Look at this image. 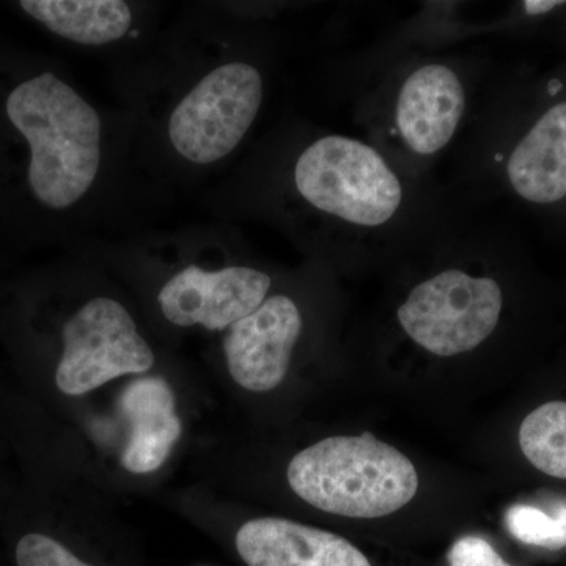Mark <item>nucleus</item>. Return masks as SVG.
Listing matches in <instances>:
<instances>
[{
  "mask_svg": "<svg viewBox=\"0 0 566 566\" xmlns=\"http://www.w3.org/2000/svg\"><path fill=\"white\" fill-rule=\"evenodd\" d=\"M137 159L167 196L219 172L262 114L266 76L212 7H189L117 66Z\"/></svg>",
  "mask_w": 566,
  "mask_h": 566,
  "instance_id": "obj_1",
  "label": "nucleus"
},
{
  "mask_svg": "<svg viewBox=\"0 0 566 566\" xmlns=\"http://www.w3.org/2000/svg\"><path fill=\"white\" fill-rule=\"evenodd\" d=\"M230 233L221 223L134 233L148 252L172 266L156 293L167 323L226 333L270 296L273 277L266 271L230 260Z\"/></svg>",
  "mask_w": 566,
  "mask_h": 566,
  "instance_id": "obj_2",
  "label": "nucleus"
},
{
  "mask_svg": "<svg viewBox=\"0 0 566 566\" xmlns=\"http://www.w3.org/2000/svg\"><path fill=\"white\" fill-rule=\"evenodd\" d=\"M286 476L307 504L359 520L392 515L419 490L415 464L370 433L333 436L307 447L290 461Z\"/></svg>",
  "mask_w": 566,
  "mask_h": 566,
  "instance_id": "obj_3",
  "label": "nucleus"
},
{
  "mask_svg": "<svg viewBox=\"0 0 566 566\" xmlns=\"http://www.w3.org/2000/svg\"><path fill=\"white\" fill-rule=\"evenodd\" d=\"M285 189L305 210L375 229L392 221L403 186L381 153L352 137L326 134L294 156Z\"/></svg>",
  "mask_w": 566,
  "mask_h": 566,
  "instance_id": "obj_4",
  "label": "nucleus"
},
{
  "mask_svg": "<svg viewBox=\"0 0 566 566\" xmlns=\"http://www.w3.org/2000/svg\"><path fill=\"white\" fill-rule=\"evenodd\" d=\"M62 356L55 385L71 397L92 392L125 375L155 367L156 356L129 308L96 294L74 308L62 324Z\"/></svg>",
  "mask_w": 566,
  "mask_h": 566,
  "instance_id": "obj_5",
  "label": "nucleus"
},
{
  "mask_svg": "<svg viewBox=\"0 0 566 566\" xmlns=\"http://www.w3.org/2000/svg\"><path fill=\"white\" fill-rule=\"evenodd\" d=\"M504 296L490 277L447 270L417 285L398 308L405 333L441 357L472 352L497 327Z\"/></svg>",
  "mask_w": 566,
  "mask_h": 566,
  "instance_id": "obj_6",
  "label": "nucleus"
},
{
  "mask_svg": "<svg viewBox=\"0 0 566 566\" xmlns=\"http://www.w3.org/2000/svg\"><path fill=\"white\" fill-rule=\"evenodd\" d=\"M20 9L52 35L123 62L140 54L159 29L161 7L132 0H22ZM118 63V65H120Z\"/></svg>",
  "mask_w": 566,
  "mask_h": 566,
  "instance_id": "obj_7",
  "label": "nucleus"
},
{
  "mask_svg": "<svg viewBox=\"0 0 566 566\" xmlns=\"http://www.w3.org/2000/svg\"><path fill=\"white\" fill-rule=\"evenodd\" d=\"M303 329V314L293 297L268 296L223 333V356L233 381L251 392L275 389L289 374Z\"/></svg>",
  "mask_w": 566,
  "mask_h": 566,
  "instance_id": "obj_8",
  "label": "nucleus"
},
{
  "mask_svg": "<svg viewBox=\"0 0 566 566\" xmlns=\"http://www.w3.org/2000/svg\"><path fill=\"white\" fill-rule=\"evenodd\" d=\"M464 111L465 92L455 71L430 63L412 71L405 81L395 123L409 150L433 156L453 139Z\"/></svg>",
  "mask_w": 566,
  "mask_h": 566,
  "instance_id": "obj_9",
  "label": "nucleus"
},
{
  "mask_svg": "<svg viewBox=\"0 0 566 566\" xmlns=\"http://www.w3.org/2000/svg\"><path fill=\"white\" fill-rule=\"evenodd\" d=\"M249 566H371L348 539L282 517H260L237 534Z\"/></svg>",
  "mask_w": 566,
  "mask_h": 566,
  "instance_id": "obj_10",
  "label": "nucleus"
},
{
  "mask_svg": "<svg viewBox=\"0 0 566 566\" xmlns=\"http://www.w3.org/2000/svg\"><path fill=\"white\" fill-rule=\"evenodd\" d=\"M133 433L122 464L133 474L158 471L180 439L181 420L175 412V395L163 378H140L126 387L120 400Z\"/></svg>",
  "mask_w": 566,
  "mask_h": 566,
  "instance_id": "obj_11",
  "label": "nucleus"
},
{
  "mask_svg": "<svg viewBox=\"0 0 566 566\" xmlns=\"http://www.w3.org/2000/svg\"><path fill=\"white\" fill-rule=\"evenodd\" d=\"M506 175L528 202L556 203L566 197V103L551 107L516 145Z\"/></svg>",
  "mask_w": 566,
  "mask_h": 566,
  "instance_id": "obj_12",
  "label": "nucleus"
},
{
  "mask_svg": "<svg viewBox=\"0 0 566 566\" xmlns=\"http://www.w3.org/2000/svg\"><path fill=\"white\" fill-rule=\"evenodd\" d=\"M520 446L543 474L566 480V401H549L532 411L521 423Z\"/></svg>",
  "mask_w": 566,
  "mask_h": 566,
  "instance_id": "obj_13",
  "label": "nucleus"
},
{
  "mask_svg": "<svg viewBox=\"0 0 566 566\" xmlns=\"http://www.w3.org/2000/svg\"><path fill=\"white\" fill-rule=\"evenodd\" d=\"M505 527L510 535L524 545L558 551L566 547V504H560L554 515L532 505L510 506L505 513Z\"/></svg>",
  "mask_w": 566,
  "mask_h": 566,
  "instance_id": "obj_14",
  "label": "nucleus"
},
{
  "mask_svg": "<svg viewBox=\"0 0 566 566\" xmlns=\"http://www.w3.org/2000/svg\"><path fill=\"white\" fill-rule=\"evenodd\" d=\"M18 566H92L51 536L29 534L17 546Z\"/></svg>",
  "mask_w": 566,
  "mask_h": 566,
  "instance_id": "obj_15",
  "label": "nucleus"
},
{
  "mask_svg": "<svg viewBox=\"0 0 566 566\" xmlns=\"http://www.w3.org/2000/svg\"><path fill=\"white\" fill-rule=\"evenodd\" d=\"M449 566H512L482 536H463L447 554Z\"/></svg>",
  "mask_w": 566,
  "mask_h": 566,
  "instance_id": "obj_16",
  "label": "nucleus"
},
{
  "mask_svg": "<svg viewBox=\"0 0 566 566\" xmlns=\"http://www.w3.org/2000/svg\"><path fill=\"white\" fill-rule=\"evenodd\" d=\"M565 2H557V0H527L524 2V10L531 17H538L545 14L547 11L556 9V7L564 6Z\"/></svg>",
  "mask_w": 566,
  "mask_h": 566,
  "instance_id": "obj_17",
  "label": "nucleus"
}]
</instances>
